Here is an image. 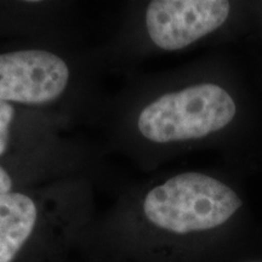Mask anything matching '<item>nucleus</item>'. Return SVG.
Listing matches in <instances>:
<instances>
[{"mask_svg":"<svg viewBox=\"0 0 262 262\" xmlns=\"http://www.w3.org/2000/svg\"><path fill=\"white\" fill-rule=\"evenodd\" d=\"M70 68L47 50H18L0 54V101L44 104L56 101L70 81Z\"/></svg>","mask_w":262,"mask_h":262,"instance_id":"4","label":"nucleus"},{"mask_svg":"<svg viewBox=\"0 0 262 262\" xmlns=\"http://www.w3.org/2000/svg\"><path fill=\"white\" fill-rule=\"evenodd\" d=\"M12 179L6 170L0 166V196L12 192Z\"/></svg>","mask_w":262,"mask_h":262,"instance_id":"7","label":"nucleus"},{"mask_svg":"<svg viewBox=\"0 0 262 262\" xmlns=\"http://www.w3.org/2000/svg\"><path fill=\"white\" fill-rule=\"evenodd\" d=\"M37 220V204L29 195L10 192L0 196V262H14Z\"/></svg>","mask_w":262,"mask_h":262,"instance_id":"5","label":"nucleus"},{"mask_svg":"<svg viewBox=\"0 0 262 262\" xmlns=\"http://www.w3.org/2000/svg\"><path fill=\"white\" fill-rule=\"evenodd\" d=\"M235 100L215 83H199L160 95L142 108L137 129L150 142L202 140L229 126L237 116Z\"/></svg>","mask_w":262,"mask_h":262,"instance_id":"2","label":"nucleus"},{"mask_svg":"<svg viewBox=\"0 0 262 262\" xmlns=\"http://www.w3.org/2000/svg\"><path fill=\"white\" fill-rule=\"evenodd\" d=\"M241 196L221 180L181 172L147 192L142 210L157 228L189 234L220 227L241 209Z\"/></svg>","mask_w":262,"mask_h":262,"instance_id":"1","label":"nucleus"},{"mask_svg":"<svg viewBox=\"0 0 262 262\" xmlns=\"http://www.w3.org/2000/svg\"><path fill=\"white\" fill-rule=\"evenodd\" d=\"M15 108L11 103L0 101V157L5 155L9 147L10 127L14 122Z\"/></svg>","mask_w":262,"mask_h":262,"instance_id":"6","label":"nucleus"},{"mask_svg":"<svg viewBox=\"0 0 262 262\" xmlns=\"http://www.w3.org/2000/svg\"><path fill=\"white\" fill-rule=\"evenodd\" d=\"M231 10L225 0H155L146 9L147 34L164 51L182 50L221 28Z\"/></svg>","mask_w":262,"mask_h":262,"instance_id":"3","label":"nucleus"}]
</instances>
